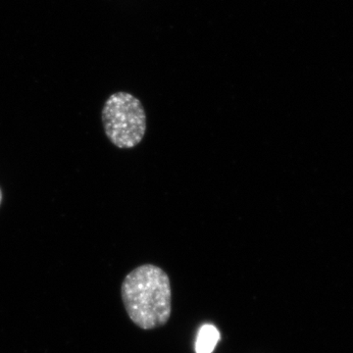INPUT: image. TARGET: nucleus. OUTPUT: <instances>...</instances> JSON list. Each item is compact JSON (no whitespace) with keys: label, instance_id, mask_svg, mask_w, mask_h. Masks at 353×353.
Wrapping results in <instances>:
<instances>
[{"label":"nucleus","instance_id":"nucleus-4","mask_svg":"<svg viewBox=\"0 0 353 353\" xmlns=\"http://www.w3.org/2000/svg\"><path fill=\"white\" fill-rule=\"evenodd\" d=\"M2 199H3V194H2V190L0 189V205H1Z\"/></svg>","mask_w":353,"mask_h":353},{"label":"nucleus","instance_id":"nucleus-1","mask_svg":"<svg viewBox=\"0 0 353 353\" xmlns=\"http://www.w3.org/2000/svg\"><path fill=\"white\" fill-rule=\"evenodd\" d=\"M121 296L130 319L139 328H157L170 318V279L160 267L145 264L130 272L123 281Z\"/></svg>","mask_w":353,"mask_h":353},{"label":"nucleus","instance_id":"nucleus-3","mask_svg":"<svg viewBox=\"0 0 353 353\" xmlns=\"http://www.w3.org/2000/svg\"><path fill=\"white\" fill-rule=\"evenodd\" d=\"M220 340V334L213 325H204L197 334L196 353H212Z\"/></svg>","mask_w":353,"mask_h":353},{"label":"nucleus","instance_id":"nucleus-2","mask_svg":"<svg viewBox=\"0 0 353 353\" xmlns=\"http://www.w3.org/2000/svg\"><path fill=\"white\" fill-rule=\"evenodd\" d=\"M102 123L109 141L121 150L141 143L146 132V114L143 104L128 92L111 94L102 108Z\"/></svg>","mask_w":353,"mask_h":353}]
</instances>
